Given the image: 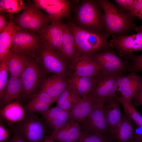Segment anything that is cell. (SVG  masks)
I'll return each instance as SVG.
<instances>
[{
  "label": "cell",
  "instance_id": "1",
  "mask_svg": "<svg viewBox=\"0 0 142 142\" xmlns=\"http://www.w3.org/2000/svg\"><path fill=\"white\" fill-rule=\"evenodd\" d=\"M102 9L99 1L81 0L74 5L71 22L82 29L103 34L105 26Z\"/></svg>",
  "mask_w": 142,
  "mask_h": 142
},
{
  "label": "cell",
  "instance_id": "2",
  "mask_svg": "<svg viewBox=\"0 0 142 142\" xmlns=\"http://www.w3.org/2000/svg\"><path fill=\"white\" fill-rule=\"evenodd\" d=\"M36 60L43 71L67 76L72 73L70 60L60 52L49 48L42 42L35 53Z\"/></svg>",
  "mask_w": 142,
  "mask_h": 142
},
{
  "label": "cell",
  "instance_id": "3",
  "mask_svg": "<svg viewBox=\"0 0 142 142\" xmlns=\"http://www.w3.org/2000/svg\"><path fill=\"white\" fill-rule=\"evenodd\" d=\"M12 20L19 29L38 36L51 22L49 16L34 4L27 3L22 12Z\"/></svg>",
  "mask_w": 142,
  "mask_h": 142
},
{
  "label": "cell",
  "instance_id": "4",
  "mask_svg": "<svg viewBox=\"0 0 142 142\" xmlns=\"http://www.w3.org/2000/svg\"><path fill=\"white\" fill-rule=\"evenodd\" d=\"M67 24L74 34L82 55L91 57L107 47L106 33L98 34L82 29L71 21Z\"/></svg>",
  "mask_w": 142,
  "mask_h": 142
},
{
  "label": "cell",
  "instance_id": "5",
  "mask_svg": "<svg viewBox=\"0 0 142 142\" xmlns=\"http://www.w3.org/2000/svg\"><path fill=\"white\" fill-rule=\"evenodd\" d=\"M98 1L104 12L105 28L108 32L114 34L121 33L132 24L125 14L109 1Z\"/></svg>",
  "mask_w": 142,
  "mask_h": 142
},
{
  "label": "cell",
  "instance_id": "6",
  "mask_svg": "<svg viewBox=\"0 0 142 142\" xmlns=\"http://www.w3.org/2000/svg\"><path fill=\"white\" fill-rule=\"evenodd\" d=\"M33 2L38 8L49 16L51 22L65 18L71 19L76 2L69 0H34Z\"/></svg>",
  "mask_w": 142,
  "mask_h": 142
},
{
  "label": "cell",
  "instance_id": "7",
  "mask_svg": "<svg viewBox=\"0 0 142 142\" xmlns=\"http://www.w3.org/2000/svg\"><path fill=\"white\" fill-rule=\"evenodd\" d=\"M18 127V131L27 142H44L46 128L37 116L30 115L25 117Z\"/></svg>",
  "mask_w": 142,
  "mask_h": 142
},
{
  "label": "cell",
  "instance_id": "8",
  "mask_svg": "<svg viewBox=\"0 0 142 142\" xmlns=\"http://www.w3.org/2000/svg\"><path fill=\"white\" fill-rule=\"evenodd\" d=\"M91 57L100 67V73L120 74L122 71L127 69L130 70V67H129L126 62L111 51L103 50L94 54Z\"/></svg>",
  "mask_w": 142,
  "mask_h": 142
},
{
  "label": "cell",
  "instance_id": "9",
  "mask_svg": "<svg viewBox=\"0 0 142 142\" xmlns=\"http://www.w3.org/2000/svg\"><path fill=\"white\" fill-rule=\"evenodd\" d=\"M42 42L37 34L19 28L13 37L10 50L29 57L34 55Z\"/></svg>",
  "mask_w": 142,
  "mask_h": 142
},
{
  "label": "cell",
  "instance_id": "10",
  "mask_svg": "<svg viewBox=\"0 0 142 142\" xmlns=\"http://www.w3.org/2000/svg\"><path fill=\"white\" fill-rule=\"evenodd\" d=\"M104 104L98 103L87 119L81 123L82 131L104 135L109 133L104 110Z\"/></svg>",
  "mask_w": 142,
  "mask_h": 142
},
{
  "label": "cell",
  "instance_id": "11",
  "mask_svg": "<svg viewBox=\"0 0 142 142\" xmlns=\"http://www.w3.org/2000/svg\"><path fill=\"white\" fill-rule=\"evenodd\" d=\"M120 75L106 74L100 73L97 77L96 87L91 94L100 102L105 104L108 99L116 95L118 79Z\"/></svg>",
  "mask_w": 142,
  "mask_h": 142
},
{
  "label": "cell",
  "instance_id": "12",
  "mask_svg": "<svg viewBox=\"0 0 142 142\" xmlns=\"http://www.w3.org/2000/svg\"><path fill=\"white\" fill-rule=\"evenodd\" d=\"M129 36H114L109 45L117 50L120 56H130L135 51L142 50V31Z\"/></svg>",
  "mask_w": 142,
  "mask_h": 142
},
{
  "label": "cell",
  "instance_id": "13",
  "mask_svg": "<svg viewBox=\"0 0 142 142\" xmlns=\"http://www.w3.org/2000/svg\"><path fill=\"white\" fill-rule=\"evenodd\" d=\"M65 24L61 20L52 21L38 36L49 48L61 52V44Z\"/></svg>",
  "mask_w": 142,
  "mask_h": 142
},
{
  "label": "cell",
  "instance_id": "14",
  "mask_svg": "<svg viewBox=\"0 0 142 142\" xmlns=\"http://www.w3.org/2000/svg\"><path fill=\"white\" fill-rule=\"evenodd\" d=\"M36 60L29 58L21 77L24 96L29 97L34 91L39 83L40 73Z\"/></svg>",
  "mask_w": 142,
  "mask_h": 142
},
{
  "label": "cell",
  "instance_id": "15",
  "mask_svg": "<svg viewBox=\"0 0 142 142\" xmlns=\"http://www.w3.org/2000/svg\"><path fill=\"white\" fill-rule=\"evenodd\" d=\"M73 73L81 77H96L100 73V68L91 57L81 55L70 60Z\"/></svg>",
  "mask_w": 142,
  "mask_h": 142
},
{
  "label": "cell",
  "instance_id": "16",
  "mask_svg": "<svg viewBox=\"0 0 142 142\" xmlns=\"http://www.w3.org/2000/svg\"><path fill=\"white\" fill-rule=\"evenodd\" d=\"M142 89V77L136 73L131 72L128 75H120L118 79L117 91L122 97L130 100L133 99Z\"/></svg>",
  "mask_w": 142,
  "mask_h": 142
},
{
  "label": "cell",
  "instance_id": "17",
  "mask_svg": "<svg viewBox=\"0 0 142 142\" xmlns=\"http://www.w3.org/2000/svg\"><path fill=\"white\" fill-rule=\"evenodd\" d=\"M81 129L78 122L69 118L62 127L53 131L48 136L59 142H75L80 138Z\"/></svg>",
  "mask_w": 142,
  "mask_h": 142
},
{
  "label": "cell",
  "instance_id": "18",
  "mask_svg": "<svg viewBox=\"0 0 142 142\" xmlns=\"http://www.w3.org/2000/svg\"><path fill=\"white\" fill-rule=\"evenodd\" d=\"M97 77L78 76L72 73L68 75L67 78L68 85L76 93L82 98L92 93L96 87Z\"/></svg>",
  "mask_w": 142,
  "mask_h": 142
},
{
  "label": "cell",
  "instance_id": "19",
  "mask_svg": "<svg viewBox=\"0 0 142 142\" xmlns=\"http://www.w3.org/2000/svg\"><path fill=\"white\" fill-rule=\"evenodd\" d=\"M99 102H100L91 94L81 98L68 111L69 118L79 123L83 122L87 119Z\"/></svg>",
  "mask_w": 142,
  "mask_h": 142
},
{
  "label": "cell",
  "instance_id": "20",
  "mask_svg": "<svg viewBox=\"0 0 142 142\" xmlns=\"http://www.w3.org/2000/svg\"><path fill=\"white\" fill-rule=\"evenodd\" d=\"M109 134L112 139L118 142H135V129L131 119L125 113L120 124Z\"/></svg>",
  "mask_w": 142,
  "mask_h": 142
},
{
  "label": "cell",
  "instance_id": "21",
  "mask_svg": "<svg viewBox=\"0 0 142 142\" xmlns=\"http://www.w3.org/2000/svg\"><path fill=\"white\" fill-rule=\"evenodd\" d=\"M105 103L106 104L104 105V110L109 133L120 124L124 115L121 111L119 106L120 103L115 96L109 99Z\"/></svg>",
  "mask_w": 142,
  "mask_h": 142
},
{
  "label": "cell",
  "instance_id": "22",
  "mask_svg": "<svg viewBox=\"0 0 142 142\" xmlns=\"http://www.w3.org/2000/svg\"><path fill=\"white\" fill-rule=\"evenodd\" d=\"M67 78L64 75L54 74L43 80L42 90L57 100L68 85Z\"/></svg>",
  "mask_w": 142,
  "mask_h": 142
},
{
  "label": "cell",
  "instance_id": "23",
  "mask_svg": "<svg viewBox=\"0 0 142 142\" xmlns=\"http://www.w3.org/2000/svg\"><path fill=\"white\" fill-rule=\"evenodd\" d=\"M29 58L28 56L10 50L5 58L10 76L21 77Z\"/></svg>",
  "mask_w": 142,
  "mask_h": 142
},
{
  "label": "cell",
  "instance_id": "24",
  "mask_svg": "<svg viewBox=\"0 0 142 142\" xmlns=\"http://www.w3.org/2000/svg\"><path fill=\"white\" fill-rule=\"evenodd\" d=\"M47 124L53 131L58 130L69 119L68 111L56 106L42 114Z\"/></svg>",
  "mask_w": 142,
  "mask_h": 142
},
{
  "label": "cell",
  "instance_id": "25",
  "mask_svg": "<svg viewBox=\"0 0 142 142\" xmlns=\"http://www.w3.org/2000/svg\"><path fill=\"white\" fill-rule=\"evenodd\" d=\"M61 53L71 60L81 55L72 31L65 24L61 44Z\"/></svg>",
  "mask_w": 142,
  "mask_h": 142
},
{
  "label": "cell",
  "instance_id": "26",
  "mask_svg": "<svg viewBox=\"0 0 142 142\" xmlns=\"http://www.w3.org/2000/svg\"><path fill=\"white\" fill-rule=\"evenodd\" d=\"M19 28L11 19L7 27L0 34V62L8 55L11 47L13 37Z\"/></svg>",
  "mask_w": 142,
  "mask_h": 142
},
{
  "label": "cell",
  "instance_id": "27",
  "mask_svg": "<svg viewBox=\"0 0 142 142\" xmlns=\"http://www.w3.org/2000/svg\"><path fill=\"white\" fill-rule=\"evenodd\" d=\"M22 89L21 78L10 76L2 99L4 104L6 105L12 103L18 96Z\"/></svg>",
  "mask_w": 142,
  "mask_h": 142
},
{
  "label": "cell",
  "instance_id": "28",
  "mask_svg": "<svg viewBox=\"0 0 142 142\" xmlns=\"http://www.w3.org/2000/svg\"><path fill=\"white\" fill-rule=\"evenodd\" d=\"M0 112L4 118L12 123L20 121L25 117L24 109L17 102L6 105Z\"/></svg>",
  "mask_w": 142,
  "mask_h": 142
},
{
  "label": "cell",
  "instance_id": "29",
  "mask_svg": "<svg viewBox=\"0 0 142 142\" xmlns=\"http://www.w3.org/2000/svg\"><path fill=\"white\" fill-rule=\"evenodd\" d=\"M81 98L68 85L60 94L56 101L57 106L64 110H69Z\"/></svg>",
  "mask_w": 142,
  "mask_h": 142
},
{
  "label": "cell",
  "instance_id": "30",
  "mask_svg": "<svg viewBox=\"0 0 142 142\" xmlns=\"http://www.w3.org/2000/svg\"><path fill=\"white\" fill-rule=\"evenodd\" d=\"M115 97L122 105L125 113L133 120L138 127L142 128V116L136 110L131 100L116 95Z\"/></svg>",
  "mask_w": 142,
  "mask_h": 142
},
{
  "label": "cell",
  "instance_id": "31",
  "mask_svg": "<svg viewBox=\"0 0 142 142\" xmlns=\"http://www.w3.org/2000/svg\"><path fill=\"white\" fill-rule=\"evenodd\" d=\"M26 4L21 0H0V12L11 14L17 13L23 9Z\"/></svg>",
  "mask_w": 142,
  "mask_h": 142
},
{
  "label": "cell",
  "instance_id": "32",
  "mask_svg": "<svg viewBox=\"0 0 142 142\" xmlns=\"http://www.w3.org/2000/svg\"><path fill=\"white\" fill-rule=\"evenodd\" d=\"M111 139L108 135L82 131L78 142H112Z\"/></svg>",
  "mask_w": 142,
  "mask_h": 142
},
{
  "label": "cell",
  "instance_id": "33",
  "mask_svg": "<svg viewBox=\"0 0 142 142\" xmlns=\"http://www.w3.org/2000/svg\"><path fill=\"white\" fill-rule=\"evenodd\" d=\"M8 73L5 58L0 65V97L2 99L8 82Z\"/></svg>",
  "mask_w": 142,
  "mask_h": 142
},
{
  "label": "cell",
  "instance_id": "34",
  "mask_svg": "<svg viewBox=\"0 0 142 142\" xmlns=\"http://www.w3.org/2000/svg\"><path fill=\"white\" fill-rule=\"evenodd\" d=\"M50 105L33 100L28 103L26 109L31 112L40 113L42 114L48 110Z\"/></svg>",
  "mask_w": 142,
  "mask_h": 142
},
{
  "label": "cell",
  "instance_id": "35",
  "mask_svg": "<svg viewBox=\"0 0 142 142\" xmlns=\"http://www.w3.org/2000/svg\"><path fill=\"white\" fill-rule=\"evenodd\" d=\"M32 100L50 105L57 100L42 90L38 93Z\"/></svg>",
  "mask_w": 142,
  "mask_h": 142
},
{
  "label": "cell",
  "instance_id": "36",
  "mask_svg": "<svg viewBox=\"0 0 142 142\" xmlns=\"http://www.w3.org/2000/svg\"><path fill=\"white\" fill-rule=\"evenodd\" d=\"M130 57L132 64L130 66L131 72L136 73L142 70V55L136 56L132 55Z\"/></svg>",
  "mask_w": 142,
  "mask_h": 142
},
{
  "label": "cell",
  "instance_id": "37",
  "mask_svg": "<svg viewBox=\"0 0 142 142\" xmlns=\"http://www.w3.org/2000/svg\"><path fill=\"white\" fill-rule=\"evenodd\" d=\"M114 1L120 7L130 12L132 8L134 2L133 0H115Z\"/></svg>",
  "mask_w": 142,
  "mask_h": 142
},
{
  "label": "cell",
  "instance_id": "38",
  "mask_svg": "<svg viewBox=\"0 0 142 142\" xmlns=\"http://www.w3.org/2000/svg\"><path fill=\"white\" fill-rule=\"evenodd\" d=\"M142 10V0H135L132 8L130 11V14L133 16H136Z\"/></svg>",
  "mask_w": 142,
  "mask_h": 142
},
{
  "label": "cell",
  "instance_id": "39",
  "mask_svg": "<svg viewBox=\"0 0 142 142\" xmlns=\"http://www.w3.org/2000/svg\"><path fill=\"white\" fill-rule=\"evenodd\" d=\"M8 142H27L22 135L18 131H16Z\"/></svg>",
  "mask_w": 142,
  "mask_h": 142
},
{
  "label": "cell",
  "instance_id": "40",
  "mask_svg": "<svg viewBox=\"0 0 142 142\" xmlns=\"http://www.w3.org/2000/svg\"><path fill=\"white\" fill-rule=\"evenodd\" d=\"M9 136L8 131L1 124L0 125V141L2 142L7 139Z\"/></svg>",
  "mask_w": 142,
  "mask_h": 142
},
{
  "label": "cell",
  "instance_id": "41",
  "mask_svg": "<svg viewBox=\"0 0 142 142\" xmlns=\"http://www.w3.org/2000/svg\"><path fill=\"white\" fill-rule=\"evenodd\" d=\"M133 100L134 106H142V89L139 91Z\"/></svg>",
  "mask_w": 142,
  "mask_h": 142
},
{
  "label": "cell",
  "instance_id": "42",
  "mask_svg": "<svg viewBox=\"0 0 142 142\" xmlns=\"http://www.w3.org/2000/svg\"><path fill=\"white\" fill-rule=\"evenodd\" d=\"M9 22L7 21L6 18L2 14L0 15V32L4 30L7 26Z\"/></svg>",
  "mask_w": 142,
  "mask_h": 142
},
{
  "label": "cell",
  "instance_id": "43",
  "mask_svg": "<svg viewBox=\"0 0 142 142\" xmlns=\"http://www.w3.org/2000/svg\"><path fill=\"white\" fill-rule=\"evenodd\" d=\"M135 142H142V134L136 135Z\"/></svg>",
  "mask_w": 142,
  "mask_h": 142
},
{
  "label": "cell",
  "instance_id": "44",
  "mask_svg": "<svg viewBox=\"0 0 142 142\" xmlns=\"http://www.w3.org/2000/svg\"><path fill=\"white\" fill-rule=\"evenodd\" d=\"M44 141L45 142H54V140L48 136H45Z\"/></svg>",
  "mask_w": 142,
  "mask_h": 142
},
{
  "label": "cell",
  "instance_id": "45",
  "mask_svg": "<svg viewBox=\"0 0 142 142\" xmlns=\"http://www.w3.org/2000/svg\"><path fill=\"white\" fill-rule=\"evenodd\" d=\"M8 140H9L8 139H7L2 142H8Z\"/></svg>",
  "mask_w": 142,
  "mask_h": 142
},
{
  "label": "cell",
  "instance_id": "46",
  "mask_svg": "<svg viewBox=\"0 0 142 142\" xmlns=\"http://www.w3.org/2000/svg\"><path fill=\"white\" fill-rule=\"evenodd\" d=\"M140 19L142 21V14L141 15V16L140 18Z\"/></svg>",
  "mask_w": 142,
  "mask_h": 142
},
{
  "label": "cell",
  "instance_id": "47",
  "mask_svg": "<svg viewBox=\"0 0 142 142\" xmlns=\"http://www.w3.org/2000/svg\"><path fill=\"white\" fill-rule=\"evenodd\" d=\"M78 142V140L77 141H76V142Z\"/></svg>",
  "mask_w": 142,
  "mask_h": 142
},
{
  "label": "cell",
  "instance_id": "48",
  "mask_svg": "<svg viewBox=\"0 0 142 142\" xmlns=\"http://www.w3.org/2000/svg\"><path fill=\"white\" fill-rule=\"evenodd\" d=\"M44 142H45L44 141Z\"/></svg>",
  "mask_w": 142,
  "mask_h": 142
}]
</instances>
